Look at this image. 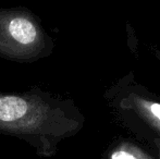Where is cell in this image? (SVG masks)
<instances>
[{"instance_id": "277c9868", "label": "cell", "mask_w": 160, "mask_h": 159, "mask_svg": "<svg viewBox=\"0 0 160 159\" xmlns=\"http://www.w3.org/2000/svg\"><path fill=\"white\" fill-rule=\"evenodd\" d=\"M109 159H152L148 154L132 144H121L111 152Z\"/></svg>"}, {"instance_id": "5b68a950", "label": "cell", "mask_w": 160, "mask_h": 159, "mask_svg": "<svg viewBox=\"0 0 160 159\" xmlns=\"http://www.w3.org/2000/svg\"><path fill=\"white\" fill-rule=\"evenodd\" d=\"M159 151H160V144H159ZM159 153H160V152H159Z\"/></svg>"}, {"instance_id": "7a4b0ae2", "label": "cell", "mask_w": 160, "mask_h": 159, "mask_svg": "<svg viewBox=\"0 0 160 159\" xmlns=\"http://www.w3.org/2000/svg\"><path fill=\"white\" fill-rule=\"evenodd\" d=\"M55 42L40 19L24 7L0 8V58L32 63L52 53Z\"/></svg>"}, {"instance_id": "6da1fadb", "label": "cell", "mask_w": 160, "mask_h": 159, "mask_svg": "<svg viewBox=\"0 0 160 159\" xmlns=\"http://www.w3.org/2000/svg\"><path fill=\"white\" fill-rule=\"evenodd\" d=\"M75 125L69 105L40 87L0 92V130L35 137H56Z\"/></svg>"}, {"instance_id": "3957f363", "label": "cell", "mask_w": 160, "mask_h": 159, "mask_svg": "<svg viewBox=\"0 0 160 159\" xmlns=\"http://www.w3.org/2000/svg\"><path fill=\"white\" fill-rule=\"evenodd\" d=\"M136 107L145 120L160 132V102L136 99Z\"/></svg>"}]
</instances>
